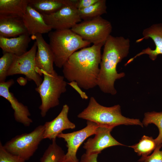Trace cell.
<instances>
[{
	"label": "cell",
	"instance_id": "27",
	"mask_svg": "<svg viewBox=\"0 0 162 162\" xmlns=\"http://www.w3.org/2000/svg\"><path fill=\"white\" fill-rule=\"evenodd\" d=\"M140 162H162V144L158 145L150 155L141 157Z\"/></svg>",
	"mask_w": 162,
	"mask_h": 162
},
{
	"label": "cell",
	"instance_id": "9",
	"mask_svg": "<svg viewBox=\"0 0 162 162\" xmlns=\"http://www.w3.org/2000/svg\"><path fill=\"white\" fill-rule=\"evenodd\" d=\"M65 5L57 11L43 15L46 23L55 30L71 29L81 22L75 4V0H65Z\"/></svg>",
	"mask_w": 162,
	"mask_h": 162
},
{
	"label": "cell",
	"instance_id": "15",
	"mask_svg": "<svg viewBox=\"0 0 162 162\" xmlns=\"http://www.w3.org/2000/svg\"><path fill=\"white\" fill-rule=\"evenodd\" d=\"M69 109L68 105H64L60 113L55 118L45 122L43 125L44 128V139H48L52 141L56 140L58 135L63 130L75 128V124L68 118Z\"/></svg>",
	"mask_w": 162,
	"mask_h": 162
},
{
	"label": "cell",
	"instance_id": "14",
	"mask_svg": "<svg viewBox=\"0 0 162 162\" xmlns=\"http://www.w3.org/2000/svg\"><path fill=\"white\" fill-rule=\"evenodd\" d=\"M143 37L137 40L136 43H139L144 39L151 38L154 41L155 48L153 50L150 47L142 50L141 52L129 59L125 64L126 66L132 62L136 57L143 54H147L151 59L155 60L158 56L162 55V23L153 24L144 29L142 32Z\"/></svg>",
	"mask_w": 162,
	"mask_h": 162
},
{
	"label": "cell",
	"instance_id": "17",
	"mask_svg": "<svg viewBox=\"0 0 162 162\" xmlns=\"http://www.w3.org/2000/svg\"><path fill=\"white\" fill-rule=\"evenodd\" d=\"M31 39L28 33L14 38L0 36V47L4 52L20 56L27 51V49Z\"/></svg>",
	"mask_w": 162,
	"mask_h": 162
},
{
	"label": "cell",
	"instance_id": "8",
	"mask_svg": "<svg viewBox=\"0 0 162 162\" xmlns=\"http://www.w3.org/2000/svg\"><path fill=\"white\" fill-rule=\"evenodd\" d=\"M37 44L35 41L31 48L20 56H15L13 62L7 74L8 76L17 74L25 75L27 79L33 81L37 86L43 80L38 73L35 62Z\"/></svg>",
	"mask_w": 162,
	"mask_h": 162
},
{
	"label": "cell",
	"instance_id": "19",
	"mask_svg": "<svg viewBox=\"0 0 162 162\" xmlns=\"http://www.w3.org/2000/svg\"><path fill=\"white\" fill-rule=\"evenodd\" d=\"M28 0H0V16L22 18Z\"/></svg>",
	"mask_w": 162,
	"mask_h": 162
},
{
	"label": "cell",
	"instance_id": "2",
	"mask_svg": "<svg viewBox=\"0 0 162 162\" xmlns=\"http://www.w3.org/2000/svg\"><path fill=\"white\" fill-rule=\"evenodd\" d=\"M130 46V40L123 37L109 36L104 45L100 64L97 86L103 92L115 95L117 91L115 81L124 77V72L118 73V64L128 55Z\"/></svg>",
	"mask_w": 162,
	"mask_h": 162
},
{
	"label": "cell",
	"instance_id": "4",
	"mask_svg": "<svg viewBox=\"0 0 162 162\" xmlns=\"http://www.w3.org/2000/svg\"><path fill=\"white\" fill-rule=\"evenodd\" d=\"M48 36L49 44L54 56V63L60 68H62L77 50L87 47L91 44L71 29L50 31Z\"/></svg>",
	"mask_w": 162,
	"mask_h": 162
},
{
	"label": "cell",
	"instance_id": "26",
	"mask_svg": "<svg viewBox=\"0 0 162 162\" xmlns=\"http://www.w3.org/2000/svg\"><path fill=\"white\" fill-rule=\"evenodd\" d=\"M20 157L13 154L8 152L0 142V162H25Z\"/></svg>",
	"mask_w": 162,
	"mask_h": 162
},
{
	"label": "cell",
	"instance_id": "16",
	"mask_svg": "<svg viewBox=\"0 0 162 162\" xmlns=\"http://www.w3.org/2000/svg\"><path fill=\"white\" fill-rule=\"evenodd\" d=\"M22 19L31 37L37 34L49 32L52 29L45 22L43 15L28 5Z\"/></svg>",
	"mask_w": 162,
	"mask_h": 162
},
{
	"label": "cell",
	"instance_id": "20",
	"mask_svg": "<svg viewBox=\"0 0 162 162\" xmlns=\"http://www.w3.org/2000/svg\"><path fill=\"white\" fill-rule=\"evenodd\" d=\"M65 5V0H28V5L42 15H49Z\"/></svg>",
	"mask_w": 162,
	"mask_h": 162
},
{
	"label": "cell",
	"instance_id": "11",
	"mask_svg": "<svg viewBox=\"0 0 162 162\" xmlns=\"http://www.w3.org/2000/svg\"><path fill=\"white\" fill-rule=\"evenodd\" d=\"M114 128L107 125H99L96 130L94 137L89 138L84 143L83 148L86 150V153L98 154L103 150L109 147L125 146L117 141L111 135V132Z\"/></svg>",
	"mask_w": 162,
	"mask_h": 162
},
{
	"label": "cell",
	"instance_id": "10",
	"mask_svg": "<svg viewBox=\"0 0 162 162\" xmlns=\"http://www.w3.org/2000/svg\"><path fill=\"white\" fill-rule=\"evenodd\" d=\"M99 126L96 123L87 120V125L83 128L70 133H62L58 135L57 137L64 140L68 148L64 162H79L76 157L78 148L87 138L95 134L96 130Z\"/></svg>",
	"mask_w": 162,
	"mask_h": 162
},
{
	"label": "cell",
	"instance_id": "6",
	"mask_svg": "<svg viewBox=\"0 0 162 162\" xmlns=\"http://www.w3.org/2000/svg\"><path fill=\"white\" fill-rule=\"evenodd\" d=\"M44 125H39L29 133L15 136L3 146L10 153L28 160L33 155L44 139Z\"/></svg>",
	"mask_w": 162,
	"mask_h": 162
},
{
	"label": "cell",
	"instance_id": "24",
	"mask_svg": "<svg viewBox=\"0 0 162 162\" xmlns=\"http://www.w3.org/2000/svg\"><path fill=\"white\" fill-rule=\"evenodd\" d=\"M142 123L146 127L150 124H153L157 126L159 133L155 140L157 146L162 144V112L152 111L146 112Z\"/></svg>",
	"mask_w": 162,
	"mask_h": 162
},
{
	"label": "cell",
	"instance_id": "23",
	"mask_svg": "<svg viewBox=\"0 0 162 162\" xmlns=\"http://www.w3.org/2000/svg\"><path fill=\"white\" fill-rule=\"evenodd\" d=\"M157 146L152 137L144 135L138 143L129 147L133 148L138 155L146 157L149 155Z\"/></svg>",
	"mask_w": 162,
	"mask_h": 162
},
{
	"label": "cell",
	"instance_id": "22",
	"mask_svg": "<svg viewBox=\"0 0 162 162\" xmlns=\"http://www.w3.org/2000/svg\"><path fill=\"white\" fill-rule=\"evenodd\" d=\"M40 159V162H64L65 153L56 143L52 141Z\"/></svg>",
	"mask_w": 162,
	"mask_h": 162
},
{
	"label": "cell",
	"instance_id": "30",
	"mask_svg": "<svg viewBox=\"0 0 162 162\" xmlns=\"http://www.w3.org/2000/svg\"><path fill=\"white\" fill-rule=\"evenodd\" d=\"M68 84L76 91L80 95L81 98L82 99H87L88 97L86 93L82 91L81 88L78 86L77 83L73 81L70 82Z\"/></svg>",
	"mask_w": 162,
	"mask_h": 162
},
{
	"label": "cell",
	"instance_id": "21",
	"mask_svg": "<svg viewBox=\"0 0 162 162\" xmlns=\"http://www.w3.org/2000/svg\"><path fill=\"white\" fill-rule=\"evenodd\" d=\"M105 0H99L98 2L88 7L78 10L79 15L82 20L92 19L106 13Z\"/></svg>",
	"mask_w": 162,
	"mask_h": 162
},
{
	"label": "cell",
	"instance_id": "29",
	"mask_svg": "<svg viewBox=\"0 0 162 162\" xmlns=\"http://www.w3.org/2000/svg\"><path fill=\"white\" fill-rule=\"evenodd\" d=\"M98 155L97 154H89L84 153L82 155L79 162H98Z\"/></svg>",
	"mask_w": 162,
	"mask_h": 162
},
{
	"label": "cell",
	"instance_id": "25",
	"mask_svg": "<svg viewBox=\"0 0 162 162\" xmlns=\"http://www.w3.org/2000/svg\"><path fill=\"white\" fill-rule=\"evenodd\" d=\"M15 55L4 52L0 58V82L5 81L8 72L14 60Z\"/></svg>",
	"mask_w": 162,
	"mask_h": 162
},
{
	"label": "cell",
	"instance_id": "28",
	"mask_svg": "<svg viewBox=\"0 0 162 162\" xmlns=\"http://www.w3.org/2000/svg\"><path fill=\"white\" fill-rule=\"evenodd\" d=\"M99 0H75V4L78 10L86 8L93 4Z\"/></svg>",
	"mask_w": 162,
	"mask_h": 162
},
{
	"label": "cell",
	"instance_id": "13",
	"mask_svg": "<svg viewBox=\"0 0 162 162\" xmlns=\"http://www.w3.org/2000/svg\"><path fill=\"white\" fill-rule=\"evenodd\" d=\"M35 40L37 44L35 62L38 73L42 76L44 71L49 74L52 73L54 69V57L50 45L44 40L42 34H37L31 37Z\"/></svg>",
	"mask_w": 162,
	"mask_h": 162
},
{
	"label": "cell",
	"instance_id": "1",
	"mask_svg": "<svg viewBox=\"0 0 162 162\" xmlns=\"http://www.w3.org/2000/svg\"><path fill=\"white\" fill-rule=\"evenodd\" d=\"M103 44H93L74 52L63 66L64 78L88 90L97 86Z\"/></svg>",
	"mask_w": 162,
	"mask_h": 162
},
{
	"label": "cell",
	"instance_id": "7",
	"mask_svg": "<svg viewBox=\"0 0 162 162\" xmlns=\"http://www.w3.org/2000/svg\"><path fill=\"white\" fill-rule=\"evenodd\" d=\"M71 29L91 44L104 45L110 35L112 27L110 22L100 16L81 21Z\"/></svg>",
	"mask_w": 162,
	"mask_h": 162
},
{
	"label": "cell",
	"instance_id": "18",
	"mask_svg": "<svg viewBox=\"0 0 162 162\" xmlns=\"http://www.w3.org/2000/svg\"><path fill=\"white\" fill-rule=\"evenodd\" d=\"M27 33L22 18L0 16V36L14 38Z\"/></svg>",
	"mask_w": 162,
	"mask_h": 162
},
{
	"label": "cell",
	"instance_id": "12",
	"mask_svg": "<svg viewBox=\"0 0 162 162\" xmlns=\"http://www.w3.org/2000/svg\"><path fill=\"white\" fill-rule=\"evenodd\" d=\"M14 83L13 79L0 82V96L6 99L14 110V116L17 122L28 127L33 122L29 118L31 114L28 107L19 102L13 94L9 91V88Z\"/></svg>",
	"mask_w": 162,
	"mask_h": 162
},
{
	"label": "cell",
	"instance_id": "5",
	"mask_svg": "<svg viewBox=\"0 0 162 162\" xmlns=\"http://www.w3.org/2000/svg\"><path fill=\"white\" fill-rule=\"evenodd\" d=\"M41 74L43 80L35 90L39 94L41 99L39 109L42 117H44L50 109L59 105V98L66 91L67 83L64 76L58 75L55 70L51 74L44 71Z\"/></svg>",
	"mask_w": 162,
	"mask_h": 162
},
{
	"label": "cell",
	"instance_id": "3",
	"mask_svg": "<svg viewBox=\"0 0 162 162\" xmlns=\"http://www.w3.org/2000/svg\"><path fill=\"white\" fill-rule=\"evenodd\" d=\"M78 118L94 122L99 125L115 127L119 125H143L139 119L130 118L122 114L118 104L106 107L99 104L93 97L90 98L87 106L77 115Z\"/></svg>",
	"mask_w": 162,
	"mask_h": 162
}]
</instances>
